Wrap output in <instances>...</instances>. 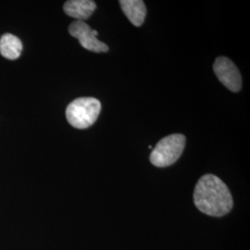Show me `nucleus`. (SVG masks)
<instances>
[{
  "label": "nucleus",
  "instance_id": "8",
  "mask_svg": "<svg viewBox=\"0 0 250 250\" xmlns=\"http://www.w3.org/2000/svg\"><path fill=\"white\" fill-rule=\"evenodd\" d=\"M22 51L21 39L11 34H4L0 38V54L10 61L17 60Z\"/></svg>",
  "mask_w": 250,
  "mask_h": 250
},
{
  "label": "nucleus",
  "instance_id": "2",
  "mask_svg": "<svg viewBox=\"0 0 250 250\" xmlns=\"http://www.w3.org/2000/svg\"><path fill=\"white\" fill-rule=\"evenodd\" d=\"M101 103L95 98L74 99L66 108L67 121L76 129H86L98 120Z\"/></svg>",
  "mask_w": 250,
  "mask_h": 250
},
{
  "label": "nucleus",
  "instance_id": "3",
  "mask_svg": "<svg viewBox=\"0 0 250 250\" xmlns=\"http://www.w3.org/2000/svg\"><path fill=\"white\" fill-rule=\"evenodd\" d=\"M186 136L174 134L162 138L153 148L149 160L154 166L164 168L178 161L186 146Z\"/></svg>",
  "mask_w": 250,
  "mask_h": 250
},
{
  "label": "nucleus",
  "instance_id": "1",
  "mask_svg": "<svg viewBox=\"0 0 250 250\" xmlns=\"http://www.w3.org/2000/svg\"><path fill=\"white\" fill-rule=\"evenodd\" d=\"M194 202L204 214L222 217L232 208V197L229 188L213 174H206L198 180L194 191Z\"/></svg>",
  "mask_w": 250,
  "mask_h": 250
},
{
  "label": "nucleus",
  "instance_id": "4",
  "mask_svg": "<svg viewBox=\"0 0 250 250\" xmlns=\"http://www.w3.org/2000/svg\"><path fill=\"white\" fill-rule=\"evenodd\" d=\"M213 71L217 78L226 88L234 93L241 90V74L231 60L226 57L217 58L213 64Z\"/></svg>",
  "mask_w": 250,
  "mask_h": 250
},
{
  "label": "nucleus",
  "instance_id": "9",
  "mask_svg": "<svg viewBox=\"0 0 250 250\" xmlns=\"http://www.w3.org/2000/svg\"><path fill=\"white\" fill-rule=\"evenodd\" d=\"M93 34H94V36H96V37L99 36V33L96 30H93Z\"/></svg>",
  "mask_w": 250,
  "mask_h": 250
},
{
  "label": "nucleus",
  "instance_id": "6",
  "mask_svg": "<svg viewBox=\"0 0 250 250\" xmlns=\"http://www.w3.org/2000/svg\"><path fill=\"white\" fill-rule=\"evenodd\" d=\"M97 9V4L92 0H69L63 5L64 12L76 21H85L91 17Z\"/></svg>",
  "mask_w": 250,
  "mask_h": 250
},
{
  "label": "nucleus",
  "instance_id": "5",
  "mask_svg": "<svg viewBox=\"0 0 250 250\" xmlns=\"http://www.w3.org/2000/svg\"><path fill=\"white\" fill-rule=\"evenodd\" d=\"M69 34L79 40L81 45L92 52H107L108 46L94 36L93 29L82 21H74L68 28Z\"/></svg>",
  "mask_w": 250,
  "mask_h": 250
},
{
  "label": "nucleus",
  "instance_id": "7",
  "mask_svg": "<svg viewBox=\"0 0 250 250\" xmlns=\"http://www.w3.org/2000/svg\"><path fill=\"white\" fill-rule=\"evenodd\" d=\"M120 6L125 16L134 26H141L146 15V7L142 0H121Z\"/></svg>",
  "mask_w": 250,
  "mask_h": 250
}]
</instances>
